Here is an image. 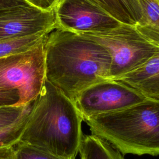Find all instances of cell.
<instances>
[{
	"instance_id": "9",
	"label": "cell",
	"mask_w": 159,
	"mask_h": 159,
	"mask_svg": "<svg viewBox=\"0 0 159 159\" xmlns=\"http://www.w3.org/2000/svg\"><path fill=\"white\" fill-rule=\"evenodd\" d=\"M112 80L134 89L147 99L159 102V53L139 68Z\"/></svg>"
},
{
	"instance_id": "8",
	"label": "cell",
	"mask_w": 159,
	"mask_h": 159,
	"mask_svg": "<svg viewBox=\"0 0 159 159\" xmlns=\"http://www.w3.org/2000/svg\"><path fill=\"white\" fill-rule=\"evenodd\" d=\"M56 27L54 9L44 11L31 4L0 9V40L50 32Z\"/></svg>"
},
{
	"instance_id": "7",
	"label": "cell",
	"mask_w": 159,
	"mask_h": 159,
	"mask_svg": "<svg viewBox=\"0 0 159 159\" xmlns=\"http://www.w3.org/2000/svg\"><path fill=\"white\" fill-rule=\"evenodd\" d=\"M54 11L57 27L77 34L104 32L122 24L91 0H59Z\"/></svg>"
},
{
	"instance_id": "10",
	"label": "cell",
	"mask_w": 159,
	"mask_h": 159,
	"mask_svg": "<svg viewBox=\"0 0 159 159\" xmlns=\"http://www.w3.org/2000/svg\"><path fill=\"white\" fill-rule=\"evenodd\" d=\"M138 1L142 17L135 27L147 40L159 47V0Z\"/></svg>"
},
{
	"instance_id": "1",
	"label": "cell",
	"mask_w": 159,
	"mask_h": 159,
	"mask_svg": "<svg viewBox=\"0 0 159 159\" xmlns=\"http://www.w3.org/2000/svg\"><path fill=\"white\" fill-rule=\"evenodd\" d=\"M45 79L74 103L89 86L109 79L111 57L89 38L57 27L44 43Z\"/></svg>"
},
{
	"instance_id": "14",
	"label": "cell",
	"mask_w": 159,
	"mask_h": 159,
	"mask_svg": "<svg viewBox=\"0 0 159 159\" xmlns=\"http://www.w3.org/2000/svg\"><path fill=\"white\" fill-rule=\"evenodd\" d=\"M31 104L0 106V128L6 127L21 120L30 112Z\"/></svg>"
},
{
	"instance_id": "2",
	"label": "cell",
	"mask_w": 159,
	"mask_h": 159,
	"mask_svg": "<svg viewBox=\"0 0 159 159\" xmlns=\"http://www.w3.org/2000/svg\"><path fill=\"white\" fill-rule=\"evenodd\" d=\"M82 116L75 104L46 79L32 102L19 142L75 159L82 141Z\"/></svg>"
},
{
	"instance_id": "13",
	"label": "cell",
	"mask_w": 159,
	"mask_h": 159,
	"mask_svg": "<svg viewBox=\"0 0 159 159\" xmlns=\"http://www.w3.org/2000/svg\"><path fill=\"white\" fill-rule=\"evenodd\" d=\"M28 117L29 114L19 121L6 127L0 128V148L14 146L19 142Z\"/></svg>"
},
{
	"instance_id": "4",
	"label": "cell",
	"mask_w": 159,
	"mask_h": 159,
	"mask_svg": "<svg viewBox=\"0 0 159 159\" xmlns=\"http://www.w3.org/2000/svg\"><path fill=\"white\" fill-rule=\"evenodd\" d=\"M82 35L101 44L109 52L110 80L139 68L159 53V47L143 37L134 25L122 23L107 31Z\"/></svg>"
},
{
	"instance_id": "6",
	"label": "cell",
	"mask_w": 159,
	"mask_h": 159,
	"mask_svg": "<svg viewBox=\"0 0 159 159\" xmlns=\"http://www.w3.org/2000/svg\"><path fill=\"white\" fill-rule=\"evenodd\" d=\"M145 100L134 89L107 79L84 89L74 104L83 119L120 111Z\"/></svg>"
},
{
	"instance_id": "3",
	"label": "cell",
	"mask_w": 159,
	"mask_h": 159,
	"mask_svg": "<svg viewBox=\"0 0 159 159\" xmlns=\"http://www.w3.org/2000/svg\"><path fill=\"white\" fill-rule=\"evenodd\" d=\"M83 120L92 134L124 155H159V102L147 99L120 111Z\"/></svg>"
},
{
	"instance_id": "21",
	"label": "cell",
	"mask_w": 159,
	"mask_h": 159,
	"mask_svg": "<svg viewBox=\"0 0 159 159\" xmlns=\"http://www.w3.org/2000/svg\"><path fill=\"white\" fill-rule=\"evenodd\" d=\"M28 4L25 0H0V9Z\"/></svg>"
},
{
	"instance_id": "15",
	"label": "cell",
	"mask_w": 159,
	"mask_h": 159,
	"mask_svg": "<svg viewBox=\"0 0 159 159\" xmlns=\"http://www.w3.org/2000/svg\"><path fill=\"white\" fill-rule=\"evenodd\" d=\"M14 147L17 159H71L60 157L19 142L14 145Z\"/></svg>"
},
{
	"instance_id": "20",
	"label": "cell",
	"mask_w": 159,
	"mask_h": 159,
	"mask_svg": "<svg viewBox=\"0 0 159 159\" xmlns=\"http://www.w3.org/2000/svg\"><path fill=\"white\" fill-rule=\"evenodd\" d=\"M0 159H17L14 146L0 148Z\"/></svg>"
},
{
	"instance_id": "5",
	"label": "cell",
	"mask_w": 159,
	"mask_h": 159,
	"mask_svg": "<svg viewBox=\"0 0 159 159\" xmlns=\"http://www.w3.org/2000/svg\"><path fill=\"white\" fill-rule=\"evenodd\" d=\"M45 38L26 51L0 58V89L17 90L18 106L31 104L42 90L45 80Z\"/></svg>"
},
{
	"instance_id": "11",
	"label": "cell",
	"mask_w": 159,
	"mask_h": 159,
	"mask_svg": "<svg viewBox=\"0 0 159 159\" xmlns=\"http://www.w3.org/2000/svg\"><path fill=\"white\" fill-rule=\"evenodd\" d=\"M79 153L81 159H124L110 143L93 134L83 135Z\"/></svg>"
},
{
	"instance_id": "12",
	"label": "cell",
	"mask_w": 159,
	"mask_h": 159,
	"mask_svg": "<svg viewBox=\"0 0 159 159\" xmlns=\"http://www.w3.org/2000/svg\"><path fill=\"white\" fill-rule=\"evenodd\" d=\"M50 32L0 40V58L26 51L43 40Z\"/></svg>"
},
{
	"instance_id": "22",
	"label": "cell",
	"mask_w": 159,
	"mask_h": 159,
	"mask_svg": "<svg viewBox=\"0 0 159 159\" xmlns=\"http://www.w3.org/2000/svg\"><path fill=\"white\" fill-rule=\"evenodd\" d=\"M58 1H59V0H58Z\"/></svg>"
},
{
	"instance_id": "17",
	"label": "cell",
	"mask_w": 159,
	"mask_h": 159,
	"mask_svg": "<svg viewBox=\"0 0 159 159\" xmlns=\"http://www.w3.org/2000/svg\"><path fill=\"white\" fill-rule=\"evenodd\" d=\"M129 16L135 25L139 22L142 17V13L138 0H116Z\"/></svg>"
},
{
	"instance_id": "16",
	"label": "cell",
	"mask_w": 159,
	"mask_h": 159,
	"mask_svg": "<svg viewBox=\"0 0 159 159\" xmlns=\"http://www.w3.org/2000/svg\"><path fill=\"white\" fill-rule=\"evenodd\" d=\"M122 23L135 25L129 16L116 0H91Z\"/></svg>"
},
{
	"instance_id": "18",
	"label": "cell",
	"mask_w": 159,
	"mask_h": 159,
	"mask_svg": "<svg viewBox=\"0 0 159 159\" xmlns=\"http://www.w3.org/2000/svg\"><path fill=\"white\" fill-rule=\"evenodd\" d=\"M20 96L17 90L0 89V106H18Z\"/></svg>"
},
{
	"instance_id": "19",
	"label": "cell",
	"mask_w": 159,
	"mask_h": 159,
	"mask_svg": "<svg viewBox=\"0 0 159 159\" xmlns=\"http://www.w3.org/2000/svg\"><path fill=\"white\" fill-rule=\"evenodd\" d=\"M28 3L44 11L54 9L58 0H25Z\"/></svg>"
}]
</instances>
